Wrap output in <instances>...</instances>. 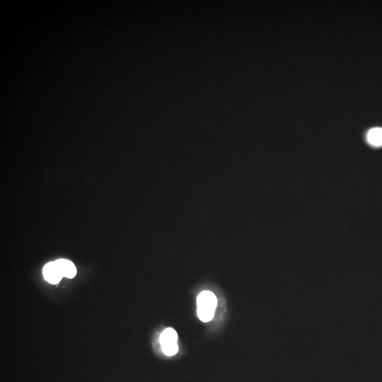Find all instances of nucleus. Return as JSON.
<instances>
[{
    "label": "nucleus",
    "instance_id": "f257e3e1",
    "mask_svg": "<svg viewBox=\"0 0 382 382\" xmlns=\"http://www.w3.org/2000/svg\"><path fill=\"white\" fill-rule=\"evenodd\" d=\"M217 297L212 292L203 291L197 297V314L203 322L211 321L217 307Z\"/></svg>",
    "mask_w": 382,
    "mask_h": 382
},
{
    "label": "nucleus",
    "instance_id": "f03ea898",
    "mask_svg": "<svg viewBox=\"0 0 382 382\" xmlns=\"http://www.w3.org/2000/svg\"><path fill=\"white\" fill-rule=\"evenodd\" d=\"M178 335L174 329L168 328L161 334L160 343L162 351L167 356H173L178 351Z\"/></svg>",
    "mask_w": 382,
    "mask_h": 382
},
{
    "label": "nucleus",
    "instance_id": "7ed1b4c3",
    "mask_svg": "<svg viewBox=\"0 0 382 382\" xmlns=\"http://www.w3.org/2000/svg\"><path fill=\"white\" fill-rule=\"evenodd\" d=\"M42 275L46 281L53 284L59 283L63 277L56 261L50 262L44 266Z\"/></svg>",
    "mask_w": 382,
    "mask_h": 382
},
{
    "label": "nucleus",
    "instance_id": "20e7f679",
    "mask_svg": "<svg viewBox=\"0 0 382 382\" xmlns=\"http://www.w3.org/2000/svg\"><path fill=\"white\" fill-rule=\"evenodd\" d=\"M56 262L63 277L73 278L77 274V268L72 261L67 259H58Z\"/></svg>",
    "mask_w": 382,
    "mask_h": 382
},
{
    "label": "nucleus",
    "instance_id": "39448f33",
    "mask_svg": "<svg viewBox=\"0 0 382 382\" xmlns=\"http://www.w3.org/2000/svg\"><path fill=\"white\" fill-rule=\"evenodd\" d=\"M367 141L373 146H382V128L375 127L371 129L367 133Z\"/></svg>",
    "mask_w": 382,
    "mask_h": 382
}]
</instances>
